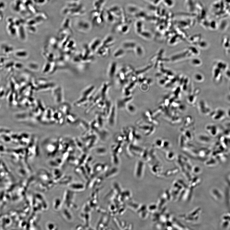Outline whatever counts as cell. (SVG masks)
<instances>
[{"label": "cell", "instance_id": "6da1fadb", "mask_svg": "<svg viewBox=\"0 0 230 230\" xmlns=\"http://www.w3.org/2000/svg\"><path fill=\"white\" fill-rule=\"evenodd\" d=\"M139 128L144 132L145 135H150L148 130L152 134L154 132L155 130V127L153 125H150L147 124H141V125L139 126Z\"/></svg>", "mask_w": 230, "mask_h": 230}, {"label": "cell", "instance_id": "7a4b0ae2", "mask_svg": "<svg viewBox=\"0 0 230 230\" xmlns=\"http://www.w3.org/2000/svg\"><path fill=\"white\" fill-rule=\"evenodd\" d=\"M114 39L113 37L111 36H108L102 42L101 45L104 47L110 48L113 45L114 43Z\"/></svg>", "mask_w": 230, "mask_h": 230}, {"label": "cell", "instance_id": "3957f363", "mask_svg": "<svg viewBox=\"0 0 230 230\" xmlns=\"http://www.w3.org/2000/svg\"><path fill=\"white\" fill-rule=\"evenodd\" d=\"M102 42L101 39L98 38L95 39L91 43L90 47L92 52H94L97 48L100 46Z\"/></svg>", "mask_w": 230, "mask_h": 230}, {"label": "cell", "instance_id": "277c9868", "mask_svg": "<svg viewBox=\"0 0 230 230\" xmlns=\"http://www.w3.org/2000/svg\"><path fill=\"white\" fill-rule=\"evenodd\" d=\"M185 129V128L181 129V131L183 136L188 141H191L193 139V135L192 132L189 129Z\"/></svg>", "mask_w": 230, "mask_h": 230}, {"label": "cell", "instance_id": "5b68a950", "mask_svg": "<svg viewBox=\"0 0 230 230\" xmlns=\"http://www.w3.org/2000/svg\"><path fill=\"white\" fill-rule=\"evenodd\" d=\"M117 64L116 62H113L111 64L109 68L108 76L111 79H113L114 76L116 71Z\"/></svg>", "mask_w": 230, "mask_h": 230}, {"label": "cell", "instance_id": "8992f818", "mask_svg": "<svg viewBox=\"0 0 230 230\" xmlns=\"http://www.w3.org/2000/svg\"><path fill=\"white\" fill-rule=\"evenodd\" d=\"M106 0H95L94 3V7L95 10L101 11L105 4Z\"/></svg>", "mask_w": 230, "mask_h": 230}, {"label": "cell", "instance_id": "52a82bcc", "mask_svg": "<svg viewBox=\"0 0 230 230\" xmlns=\"http://www.w3.org/2000/svg\"><path fill=\"white\" fill-rule=\"evenodd\" d=\"M126 10L129 13L135 15L138 13V8L134 5H129L127 6Z\"/></svg>", "mask_w": 230, "mask_h": 230}, {"label": "cell", "instance_id": "ba28073f", "mask_svg": "<svg viewBox=\"0 0 230 230\" xmlns=\"http://www.w3.org/2000/svg\"><path fill=\"white\" fill-rule=\"evenodd\" d=\"M136 46V42L132 41H126L123 43V47L125 49H135Z\"/></svg>", "mask_w": 230, "mask_h": 230}, {"label": "cell", "instance_id": "9c48e42d", "mask_svg": "<svg viewBox=\"0 0 230 230\" xmlns=\"http://www.w3.org/2000/svg\"><path fill=\"white\" fill-rule=\"evenodd\" d=\"M194 122V119L191 116H186L184 119V123H183L185 128H186V127L187 128L188 127H190Z\"/></svg>", "mask_w": 230, "mask_h": 230}, {"label": "cell", "instance_id": "30bf717a", "mask_svg": "<svg viewBox=\"0 0 230 230\" xmlns=\"http://www.w3.org/2000/svg\"><path fill=\"white\" fill-rule=\"evenodd\" d=\"M109 84L108 83H105L103 86L101 91V95L103 100L105 99L106 97V94L108 90Z\"/></svg>", "mask_w": 230, "mask_h": 230}, {"label": "cell", "instance_id": "8fae6325", "mask_svg": "<svg viewBox=\"0 0 230 230\" xmlns=\"http://www.w3.org/2000/svg\"><path fill=\"white\" fill-rule=\"evenodd\" d=\"M171 145V144L169 141L167 140L163 139L161 149L164 150H168L170 147Z\"/></svg>", "mask_w": 230, "mask_h": 230}, {"label": "cell", "instance_id": "7c38bea8", "mask_svg": "<svg viewBox=\"0 0 230 230\" xmlns=\"http://www.w3.org/2000/svg\"><path fill=\"white\" fill-rule=\"evenodd\" d=\"M163 139L158 138L155 141L154 144V147L158 149H161L163 144Z\"/></svg>", "mask_w": 230, "mask_h": 230}, {"label": "cell", "instance_id": "4fadbf2b", "mask_svg": "<svg viewBox=\"0 0 230 230\" xmlns=\"http://www.w3.org/2000/svg\"><path fill=\"white\" fill-rule=\"evenodd\" d=\"M124 53H125V51L123 49H119L117 50L115 52L114 54V57L115 58H120L122 57Z\"/></svg>", "mask_w": 230, "mask_h": 230}, {"label": "cell", "instance_id": "5bb4252c", "mask_svg": "<svg viewBox=\"0 0 230 230\" xmlns=\"http://www.w3.org/2000/svg\"><path fill=\"white\" fill-rule=\"evenodd\" d=\"M166 154V156L168 158H170L175 156V154L174 152L172 151H167Z\"/></svg>", "mask_w": 230, "mask_h": 230}, {"label": "cell", "instance_id": "9a60e30c", "mask_svg": "<svg viewBox=\"0 0 230 230\" xmlns=\"http://www.w3.org/2000/svg\"><path fill=\"white\" fill-rule=\"evenodd\" d=\"M135 49L137 54L140 55L142 54V48L139 46H136Z\"/></svg>", "mask_w": 230, "mask_h": 230}, {"label": "cell", "instance_id": "2e32d148", "mask_svg": "<svg viewBox=\"0 0 230 230\" xmlns=\"http://www.w3.org/2000/svg\"><path fill=\"white\" fill-rule=\"evenodd\" d=\"M127 109L130 112H131L133 113V112H135L136 109L135 107L132 105H129L127 107Z\"/></svg>", "mask_w": 230, "mask_h": 230}]
</instances>
